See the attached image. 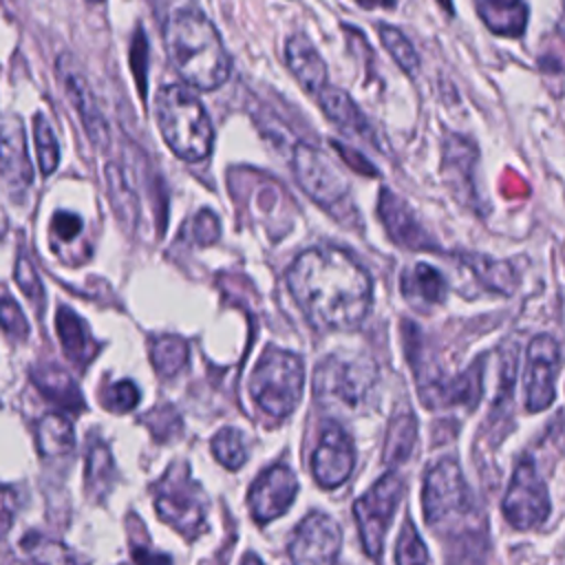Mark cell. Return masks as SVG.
Instances as JSON below:
<instances>
[{
    "label": "cell",
    "mask_w": 565,
    "mask_h": 565,
    "mask_svg": "<svg viewBox=\"0 0 565 565\" xmlns=\"http://www.w3.org/2000/svg\"><path fill=\"white\" fill-rule=\"evenodd\" d=\"M287 285L307 320L324 331L358 327L373 296L369 271L338 247L300 252L287 271Z\"/></svg>",
    "instance_id": "obj_1"
},
{
    "label": "cell",
    "mask_w": 565,
    "mask_h": 565,
    "mask_svg": "<svg viewBox=\"0 0 565 565\" xmlns=\"http://www.w3.org/2000/svg\"><path fill=\"white\" fill-rule=\"evenodd\" d=\"M163 44L177 73L199 90H214L230 77V55L218 31L196 7L170 13L163 24Z\"/></svg>",
    "instance_id": "obj_2"
},
{
    "label": "cell",
    "mask_w": 565,
    "mask_h": 565,
    "mask_svg": "<svg viewBox=\"0 0 565 565\" xmlns=\"http://www.w3.org/2000/svg\"><path fill=\"white\" fill-rule=\"evenodd\" d=\"M157 121L170 150L185 161H201L212 150V121L203 104L181 84H168L157 95Z\"/></svg>",
    "instance_id": "obj_3"
},
{
    "label": "cell",
    "mask_w": 565,
    "mask_h": 565,
    "mask_svg": "<svg viewBox=\"0 0 565 565\" xmlns=\"http://www.w3.org/2000/svg\"><path fill=\"white\" fill-rule=\"evenodd\" d=\"M377 364L366 353H331L313 371V397L318 404L360 413L377 388Z\"/></svg>",
    "instance_id": "obj_4"
},
{
    "label": "cell",
    "mask_w": 565,
    "mask_h": 565,
    "mask_svg": "<svg viewBox=\"0 0 565 565\" xmlns=\"http://www.w3.org/2000/svg\"><path fill=\"white\" fill-rule=\"evenodd\" d=\"M305 388V364L296 353L267 349L249 377V393L267 415L282 419L300 402Z\"/></svg>",
    "instance_id": "obj_5"
},
{
    "label": "cell",
    "mask_w": 565,
    "mask_h": 565,
    "mask_svg": "<svg viewBox=\"0 0 565 565\" xmlns=\"http://www.w3.org/2000/svg\"><path fill=\"white\" fill-rule=\"evenodd\" d=\"M157 514L177 532L194 539L205 527V494L196 481L190 479L185 463H174L157 483L154 492Z\"/></svg>",
    "instance_id": "obj_6"
},
{
    "label": "cell",
    "mask_w": 565,
    "mask_h": 565,
    "mask_svg": "<svg viewBox=\"0 0 565 565\" xmlns=\"http://www.w3.org/2000/svg\"><path fill=\"white\" fill-rule=\"evenodd\" d=\"M422 508L430 525L450 523L472 510L470 490L455 459H441L428 470L422 490Z\"/></svg>",
    "instance_id": "obj_7"
},
{
    "label": "cell",
    "mask_w": 565,
    "mask_h": 565,
    "mask_svg": "<svg viewBox=\"0 0 565 565\" xmlns=\"http://www.w3.org/2000/svg\"><path fill=\"white\" fill-rule=\"evenodd\" d=\"M402 488V477L397 472H386L353 505L360 539L371 558L382 554V543L399 503Z\"/></svg>",
    "instance_id": "obj_8"
},
{
    "label": "cell",
    "mask_w": 565,
    "mask_h": 565,
    "mask_svg": "<svg viewBox=\"0 0 565 565\" xmlns=\"http://www.w3.org/2000/svg\"><path fill=\"white\" fill-rule=\"evenodd\" d=\"M503 516L516 530H530L550 514V494L532 459L519 461L503 497Z\"/></svg>",
    "instance_id": "obj_9"
},
{
    "label": "cell",
    "mask_w": 565,
    "mask_h": 565,
    "mask_svg": "<svg viewBox=\"0 0 565 565\" xmlns=\"http://www.w3.org/2000/svg\"><path fill=\"white\" fill-rule=\"evenodd\" d=\"M291 168L300 188L322 207L335 210L349 194L344 174L313 146L296 143Z\"/></svg>",
    "instance_id": "obj_10"
},
{
    "label": "cell",
    "mask_w": 565,
    "mask_h": 565,
    "mask_svg": "<svg viewBox=\"0 0 565 565\" xmlns=\"http://www.w3.org/2000/svg\"><path fill=\"white\" fill-rule=\"evenodd\" d=\"M340 547V525L324 512H311L296 525L291 534V565H335Z\"/></svg>",
    "instance_id": "obj_11"
},
{
    "label": "cell",
    "mask_w": 565,
    "mask_h": 565,
    "mask_svg": "<svg viewBox=\"0 0 565 565\" xmlns=\"http://www.w3.org/2000/svg\"><path fill=\"white\" fill-rule=\"evenodd\" d=\"M561 366V349L552 335H536L525 353V406L543 411L556 397V375Z\"/></svg>",
    "instance_id": "obj_12"
},
{
    "label": "cell",
    "mask_w": 565,
    "mask_h": 565,
    "mask_svg": "<svg viewBox=\"0 0 565 565\" xmlns=\"http://www.w3.org/2000/svg\"><path fill=\"white\" fill-rule=\"evenodd\" d=\"M0 179L13 203L24 201L33 183V166L26 154V139L20 117L0 119Z\"/></svg>",
    "instance_id": "obj_13"
},
{
    "label": "cell",
    "mask_w": 565,
    "mask_h": 565,
    "mask_svg": "<svg viewBox=\"0 0 565 565\" xmlns=\"http://www.w3.org/2000/svg\"><path fill=\"white\" fill-rule=\"evenodd\" d=\"M353 466H355V448L349 433L340 424L329 422L322 428L320 441L311 455L313 479L322 488H338L349 479Z\"/></svg>",
    "instance_id": "obj_14"
},
{
    "label": "cell",
    "mask_w": 565,
    "mask_h": 565,
    "mask_svg": "<svg viewBox=\"0 0 565 565\" xmlns=\"http://www.w3.org/2000/svg\"><path fill=\"white\" fill-rule=\"evenodd\" d=\"M298 492V479L285 463L267 468L252 486L247 503L249 512L258 523L278 519L289 510Z\"/></svg>",
    "instance_id": "obj_15"
},
{
    "label": "cell",
    "mask_w": 565,
    "mask_h": 565,
    "mask_svg": "<svg viewBox=\"0 0 565 565\" xmlns=\"http://www.w3.org/2000/svg\"><path fill=\"white\" fill-rule=\"evenodd\" d=\"M57 75L66 88L68 99L73 102L77 115L84 121V128L88 132V137L97 143L104 146L108 141V128L104 121V115L95 102V95L90 90V84L86 79V75L82 73L79 64L71 57V55H60L57 60Z\"/></svg>",
    "instance_id": "obj_16"
},
{
    "label": "cell",
    "mask_w": 565,
    "mask_h": 565,
    "mask_svg": "<svg viewBox=\"0 0 565 565\" xmlns=\"http://www.w3.org/2000/svg\"><path fill=\"white\" fill-rule=\"evenodd\" d=\"M377 214L391 234V238L406 249H437L433 236L419 225L415 212L404 199L393 194L388 188L380 192Z\"/></svg>",
    "instance_id": "obj_17"
},
{
    "label": "cell",
    "mask_w": 565,
    "mask_h": 565,
    "mask_svg": "<svg viewBox=\"0 0 565 565\" xmlns=\"http://www.w3.org/2000/svg\"><path fill=\"white\" fill-rule=\"evenodd\" d=\"M285 57H287L291 73L296 75V79L302 84L305 90L318 95L320 90H324L329 86L327 84V64L307 35L294 33L285 44Z\"/></svg>",
    "instance_id": "obj_18"
},
{
    "label": "cell",
    "mask_w": 565,
    "mask_h": 565,
    "mask_svg": "<svg viewBox=\"0 0 565 565\" xmlns=\"http://www.w3.org/2000/svg\"><path fill=\"white\" fill-rule=\"evenodd\" d=\"M402 294L415 307H433L446 300V278L426 263H415L402 274Z\"/></svg>",
    "instance_id": "obj_19"
},
{
    "label": "cell",
    "mask_w": 565,
    "mask_h": 565,
    "mask_svg": "<svg viewBox=\"0 0 565 565\" xmlns=\"http://www.w3.org/2000/svg\"><path fill=\"white\" fill-rule=\"evenodd\" d=\"M31 377L38 391L60 408L71 413H82L86 408L82 391L77 388L75 380L66 371L57 366H35Z\"/></svg>",
    "instance_id": "obj_20"
},
{
    "label": "cell",
    "mask_w": 565,
    "mask_h": 565,
    "mask_svg": "<svg viewBox=\"0 0 565 565\" xmlns=\"http://www.w3.org/2000/svg\"><path fill=\"white\" fill-rule=\"evenodd\" d=\"M55 329H57L60 344H62L66 358L71 362H75L77 366H86L93 360L97 344L93 342L82 318L68 307H60L57 318H55Z\"/></svg>",
    "instance_id": "obj_21"
},
{
    "label": "cell",
    "mask_w": 565,
    "mask_h": 565,
    "mask_svg": "<svg viewBox=\"0 0 565 565\" xmlns=\"http://www.w3.org/2000/svg\"><path fill=\"white\" fill-rule=\"evenodd\" d=\"M318 102L324 110V115L344 132L351 135H364L369 137V124L364 119V115L360 113L358 104L340 88L327 86L324 90L318 93Z\"/></svg>",
    "instance_id": "obj_22"
},
{
    "label": "cell",
    "mask_w": 565,
    "mask_h": 565,
    "mask_svg": "<svg viewBox=\"0 0 565 565\" xmlns=\"http://www.w3.org/2000/svg\"><path fill=\"white\" fill-rule=\"evenodd\" d=\"M470 143L461 137H450L446 141L444 150V172L448 177L450 188L457 192V196L468 194L475 196V185H472V166L477 161V154H468Z\"/></svg>",
    "instance_id": "obj_23"
},
{
    "label": "cell",
    "mask_w": 565,
    "mask_h": 565,
    "mask_svg": "<svg viewBox=\"0 0 565 565\" xmlns=\"http://www.w3.org/2000/svg\"><path fill=\"white\" fill-rule=\"evenodd\" d=\"M20 556L9 565H75L71 552L53 539H46L38 532H26L20 541Z\"/></svg>",
    "instance_id": "obj_24"
},
{
    "label": "cell",
    "mask_w": 565,
    "mask_h": 565,
    "mask_svg": "<svg viewBox=\"0 0 565 565\" xmlns=\"http://www.w3.org/2000/svg\"><path fill=\"white\" fill-rule=\"evenodd\" d=\"M477 11L492 33L516 38L523 33L527 22V7L523 2H477Z\"/></svg>",
    "instance_id": "obj_25"
},
{
    "label": "cell",
    "mask_w": 565,
    "mask_h": 565,
    "mask_svg": "<svg viewBox=\"0 0 565 565\" xmlns=\"http://www.w3.org/2000/svg\"><path fill=\"white\" fill-rule=\"evenodd\" d=\"M38 448L44 457H60L73 450L75 435L73 424L60 413H46L35 428Z\"/></svg>",
    "instance_id": "obj_26"
},
{
    "label": "cell",
    "mask_w": 565,
    "mask_h": 565,
    "mask_svg": "<svg viewBox=\"0 0 565 565\" xmlns=\"http://www.w3.org/2000/svg\"><path fill=\"white\" fill-rule=\"evenodd\" d=\"M106 183H108V194H110V205L115 210L117 221L126 227L132 230L137 225L139 218V205H137V196L132 194V190L128 188L124 174L119 172V168L115 163L106 166Z\"/></svg>",
    "instance_id": "obj_27"
},
{
    "label": "cell",
    "mask_w": 565,
    "mask_h": 565,
    "mask_svg": "<svg viewBox=\"0 0 565 565\" xmlns=\"http://www.w3.org/2000/svg\"><path fill=\"white\" fill-rule=\"evenodd\" d=\"M415 437H417V422L411 413H399L393 417L388 433H386V441H384V461L388 466L393 463H402L413 446H415Z\"/></svg>",
    "instance_id": "obj_28"
},
{
    "label": "cell",
    "mask_w": 565,
    "mask_h": 565,
    "mask_svg": "<svg viewBox=\"0 0 565 565\" xmlns=\"http://www.w3.org/2000/svg\"><path fill=\"white\" fill-rule=\"evenodd\" d=\"M150 360L159 375L170 377L188 362V344L179 335H159L150 342Z\"/></svg>",
    "instance_id": "obj_29"
},
{
    "label": "cell",
    "mask_w": 565,
    "mask_h": 565,
    "mask_svg": "<svg viewBox=\"0 0 565 565\" xmlns=\"http://www.w3.org/2000/svg\"><path fill=\"white\" fill-rule=\"evenodd\" d=\"M113 475L115 466L108 446L104 441H93L86 455V488L99 497L108 490Z\"/></svg>",
    "instance_id": "obj_30"
},
{
    "label": "cell",
    "mask_w": 565,
    "mask_h": 565,
    "mask_svg": "<svg viewBox=\"0 0 565 565\" xmlns=\"http://www.w3.org/2000/svg\"><path fill=\"white\" fill-rule=\"evenodd\" d=\"M212 452L225 468H241L247 459V444L243 433L236 428H221L212 439Z\"/></svg>",
    "instance_id": "obj_31"
},
{
    "label": "cell",
    "mask_w": 565,
    "mask_h": 565,
    "mask_svg": "<svg viewBox=\"0 0 565 565\" xmlns=\"http://www.w3.org/2000/svg\"><path fill=\"white\" fill-rule=\"evenodd\" d=\"M463 260L468 263L466 267H470L483 285H488L497 291H505V294H510L514 289V274L505 263H497L486 256H472V254L463 256Z\"/></svg>",
    "instance_id": "obj_32"
},
{
    "label": "cell",
    "mask_w": 565,
    "mask_h": 565,
    "mask_svg": "<svg viewBox=\"0 0 565 565\" xmlns=\"http://www.w3.org/2000/svg\"><path fill=\"white\" fill-rule=\"evenodd\" d=\"M377 31H380L382 44L386 46L391 57L397 62V66L406 73H415L419 68V57L415 46L408 42V38L397 26H391V24H380Z\"/></svg>",
    "instance_id": "obj_33"
},
{
    "label": "cell",
    "mask_w": 565,
    "mask_h": 565,
    "mask_svg": "<svg viewBox=\"0 0 565 565\" xmlns=\"http://www.w3.org/2000/svg\"><path fill=\"white\" fill-rule=\"evenodd\" d=\"M33 132H35V148H38V163L42 174H51L60 161V146L49 119L40 113L33 117Z\"/></svg>",
    "instance_id": "obj_34"
},
{
    "label": "cell",
    "mask_w": 565,
    "mask_h": 565,
    "mask_svg": "<svg viewBox=\"0 0 565 565\" xmlns=\"http://www.w3.org/2000/svg\"><path fill=\"white\" fill-rule=\"evenodd\" d=\"M395 565H428V550L411 521H406L399 532L395 547Z\"/></svg>",
    "instance_id": "obj_35"
},
{
    "label": "cell",
    "mask_w": 565,
    "mask_h": 565,
    "mask_svg": "<svg viewBox=\"0 0 565 565\" xmlns=\"http://www.w3.org/2000/svg\"><path fill=\"white\" fill-rule=\"evenodd\" d=\"M139 388L132 380H119L115 384H108L106 391L102 393V402L108 411L113 413H124L130 411L139 404Z\"/></svg>",
    "instance_id": "obj_36"
},
{
    "label": "cell",
    "mask_w": 565,
    "mask_h": 565,
    "mask_svg": "<svg viewBox=\"0 0 565 565\" xmlns=\"http://www.w3.org/2000/svg\"><path fill=\"white\" fill-rule=\"evenodd\" d=\"M15 280L22 289V294L38 307H42L44 302V289H42V282H40V276L33 267V263L29 260L26 254H20L18 260H15Z\"/></svg>",
    "instance_id": "obj_37"
},
{
    "label": "cell",
    "mask_w": 565,
    "mask_h": 565,
    "mask_svg": "<svg viewBox=\"0 0 565 565\" xmlns=\"http://www.w3.org/2000/svg\"><path fill=\"white\" fill-rule=\"evenodd\" d=\"M143 424L152 430V435L161 441L170 439L172 435H177L181 430V417L179 413L172 408V406H159V408H152L146 417H143Z\"/></svg>",
    "instance_id": "obj_38"
},
{
    "label": "cell",
    "mask_w": 565,
    "mask_h": 565,
    "mask_svg": "<svg viewBox=\"0 0 565 565\" xmlns=\"http://www.w3.org/2000/svg\"><path fill=\"white\" fill-rule=\"evenodd\" d=\"M0 327L4 329V333L18 340H24L29 335V322L22 309L11 298L0 300Z\"/></svg>",
    "instance_id": "obj_39"
},
{
    "label": "cell",
    "mask_w": 565,
    "mask_h": 565,
    "mask_svg": "<svg viewBox=\"0 0 565 565\" xmlns=\"http://www.w3.org/2000/svg\"><path fill=\"white\" fill-rule=\"evenodd\" d=\"M130 64H132V73H135L139 93L143 97L146 95V68H148V42H146V35L141 29L135 33V40L130 46Z\"/></svg>",
    "instance_id": "obj_40"
},
{
    "label": "cell",
    "mask_w": 565,
    "mask_h": 565,
    "mask_svg": "<svg viewBox=\"0 0 565 565\" xmlns=\"http://www.w3.org/2000/svg\"><path fill=\"white\" fill-rule=\"evenodd\" d=\"M190 236L196 245H210L218 238V218L210 212V210H203L194 216L192 221V230H190Z\"/></svg>",
    "instance_id": "obj_41"
},
{
    "label": "cell",
    "mask_w": 565,
    "mask_h": 565,
    "mask_svg": "<svg viewBox=\"0 0 565 565\" xmlns=\"http://www.w3.org/2000/svg\"><path fill=\"white\" fill-rule=\"evenodd\" d=\"M51 232L55 238L73 241L82 232V218L71 212H55L51 218Z\"/></svg>",
    "instance_id": "obj_42"
},
{
    "label": "cell",
    "mask_w": 565,
    "mask_h": 565,
    "mask_svg": "<svg viewBox=\"0 0 565 565\" xmlns=\"http://www.w3.org/2000/svg\"><path fill=\"white\" fill-rule=\"evenodd\" d=\"M18 512V494L9 486H0V539L9 532Z\"/></svg>",
    "instance_id": "obj_43"
},
{
    "label": "cell",
    "mask_w": 565,
    "mask_h": 565,
    "mask_svg": "<svg viewBox=\"0 0 565 565\" xmlns=\"http://www.w3.org/2000/svg\"><path fill=\"white\" fill-rule=\"evenodd\" d=\"M132 558L137 565H172L170 556L161 554V552H154L146 545H135L132 547Z\"/></svg>",
    "instance_id": "obj_44"
},
{
    "label": "cell",
    "mask_w": 565,
    "mask_h": 565,
    "mask_svg": "<svg viewBox=\"0 0 565 565\" xmlns=\"http://www.w3.org/2000/svg\"><path fill=\"white\" fill-rule=\"evenodd\" d=\"M335 148H338V152L342 154V157H349L347 161L355 168V170H364V172H369V174H375V168L371 166V163H366V161H360V157L351 150V148H347V146H340V143H335Z\"/></svg>",
    "instance_id": "obj_45"
},
{
    "label": "cell",
    "mask_w": 565,
    "mask_h": 565,
    "mask_svg": "<svg viewBox=\"0 0 565 565\" xmlns=\"http://www.w3.org/2000/svg\"><path fill=\"white\" fill-rule=\"evenodd\" d=\"M241 565H263V561H260L258 556H254V554H245V558H243Z\"/></svg>",
    "instance_id": "obj_46"
}]
</instances>
